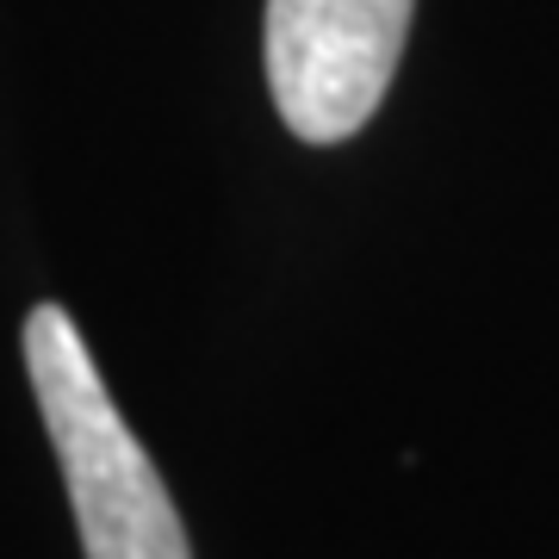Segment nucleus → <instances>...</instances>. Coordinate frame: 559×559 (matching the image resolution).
<instances>
[{"instance_id": "2", "label": "nucleus", "mask_w": 559, "mask_h": 559, "mask_svg": "<svg viewBox=\"0 0 559 559\" xmlns=\"http://www.w3.org/2000/svg\"><path fill=\"white\" fill-rule=\"evenodd\" d=\"M417 0H267V94L305 143H348L399 75Z\"/></svg>"}, {"instance_id": "1", "label": "nucleus", "mask_w": 559, "mask_h": 559, "mask_svg": "<svg viewBox=\"0 0 559 559\" xmlns=\"http://www.w3.org/2000/svg\"><path fill=\"white\" fill-rule=\"evenodd\" d=\"M25 373L38 392L44 429L57 441L87 559H193L156 460L124 429L119 404L62 305H38L25 318Z\"/></svg>"}]
</instances>
